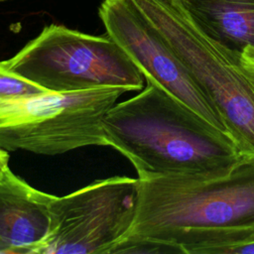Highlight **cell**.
<instances>
[{
	"mask_svg": "<svg viewBox=\"0 0 254 254\" xmlns=\"http://www.w3.org/2000/svg\"><path fill=\"white\" fill-rule=\"evenodd\" d=\"M212 39L238 53L254 49V0H180Z\"/></svg>",
	"mask_w": 254,
	"mask_h": 254,
	"instance_id": "cell-9",
	"label": "cell"
},
{
	"mask_svg": "<svg viewBox=\"0 0 254 254\" xmlns=\"http://www.w3.org/2000/svg\"><path fill=\"white\" fill-rule=\"evenodd\" d=\"M115 103L102 125L108 146L134 166L138 177L211 176L243 156L231 137L157 83Z\"/></svg>",
	"mask_w": 254,
	"mask_h": 254,
	"instance_id": "cell-2",
	"label": "cell"
},
{
	"mask_svg": "<svg viewBox=\"0 0 254 254\" xmlns=\"http://www.w3.org/2000/svg\"><path fill=\"white\" fill-rule=\"evenodd\" d=\"M9 71L50 92L100 87L144 88V75L107 34L93 36L52 24L15 56L0 62Z\"/></svg>",
	"mask_w": 254,
	"mask_h": 254,
	"instance_id": "cell-4",
	"label": "cell"
},
{
	"mask_svg": "<svg viewBox=\"0 0 254 254\" xmlns=\"http://www.w3.org/2000/svg\"><path fill=\"white\" fill-rule=\"evenodd\" d=\"M210 254H254V240L219 246L212 249Z\"/></svg>",
	"mask_w": 254,
	"mask_h": 254,
	"instance_id": "cell-11",
	"label": "cell"
},
{
	"mask_svg": "<svg viewBox=\"0 0 254 254\" xmlns=\"http://www.w3.org/2000/svg\"><path fill=\"white\" fill-rule=\"evenodd\" d=\"M50 92L7 70L0 63V101H8Z\"/></svg>",
	"mask_w": 254,
	"mask_h": 254,
	"instance_id": "cell-10",
	"label": "cell"
},
{
	"mask_svg": "<svg viewBox=\"0 0 254 254\" xmlns=\"http://www.w3.org/2000/svg\"><path fill=\"white\" fill-rule=\"evenodd\" d=\"M55 195L41 191L10 168L0 175V254H38L52 228Z\"/></svg>",
	"mask_w": 254,
	"mask_h": 254,
	"instance_id": "cell-8",
	"label": "cell"
},
{
	"mask_svg": "<svg viewBox=\"0 0 254 254\" xmlns=\"http://www.w3.org/2000/svg\"><path fill=\"white\" fill-rule=\"evenodd\" d=\"M8 161H9V155L7 151L0 149V175L6 168H8Z\"/></svg>",
	"mask_w": 254,
	"mask_h": 254,
	"instance_id": "cell-13",
	"label": "cell"
},
{
	"mask_svg": "<svg viewBox=\"0 0 254 254\" xmlns=\"http://www.w3.org/2000/svg\"><path fill=\"white\" fill-rule=\"evenodd\" d=\"M138 190V178L116 176L55 195L51 232L38 254H111L134 223Z\"/></svg>",
	"mask_w": 254,
	"mask_h": 254,
	"instance_id": "cell-6",
	"label": "cell"
},
{
	"mask_svg": "<svg viewBox=\"0 0 254 254\" xmlns=\"http://www.w3.org/2000/svg\"><path fill=\"white\" fill-rule=\"evenodd\" d=\"M0 1H4V0H0Z\"/></svg>",
	"mask_w": 254,
	"mask_h": 254,
	"instance_id": "cell-14",
	"label": "cell"
},
{
	"mask_svg": "<svg viewBox=\"0 0 254 254\" xmlns=\"http://www.w3.org/2000/svg\"><path fill=\"white\" fill-rule=\"evenodd\" d=\"M138 181L134 223L121 243L149 241L184 254H210L219 246L254 240V157L217 175Z\"/></svg>",
	"mask_w": 254,
	"mask_h": 254,
	"instance_id": "cell-1",
	"label": "cell"
},
{
	"mask_svg": "<svg viewBox=\"0 0 254 254\" xmlns=\"http://www.w3.org/2000/svg\"><path fill=\"white\" fill-rule=\"evenodd\" d=\"M157 30L220 116L241 154L254 157V70L209 37L180 0H130Z\"/></svg>",
	"mask_w": 254,
	"mask_h": 254,
	"instance_id": "cell-3",
	"label": "cell"
},
{
	"mask_svg": "<svg viewBox=\"0 0 254 254\" xmlns=\"http://www.w3.org/2000/svg\"><path fill=\"white\" fill-rule=\"evenodd\" d=\"M241 59L246 66L254 70V49H246L241 53Z\"/></svg>",
	"mask_w": 254,
	"mask_h": 254,
	"instance_id": "cell-12",
	"label": "cell"
},
{
	"mask_svg": "<svg viewBox=\"0 0 254 254\" xmlns=\"http://www.w3.org/2000/svg\"><path fill=\"white\" fill-rule=\"evenodd\" d=\"M98 14L106 34L125 51L146 80L157 83L212 126L227 133L220 116L179 58L130 0H103Z\"/></svg>",
	"mask_w": 254,
	"mask_h": 254,
	"instance_id": "cell-7",
	"label": "cell"
},
{
	"mask_svg": "<svg viewBox=\"0 0 254 254\" xmlns=\"http://www.w3.org/2000/svg\"><path fill=\"white\" fill-rule=\"evenodd\" d=\"M127 90L100 87L0 101V149L41 155L108 146L102 121Z\"/></svg>",
	"mask_w": 254,
	"mask_h": 254,
	"instance_id": "cell-5",
	"label": "cell"
}]
</instances>
